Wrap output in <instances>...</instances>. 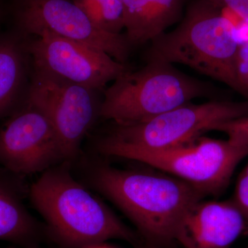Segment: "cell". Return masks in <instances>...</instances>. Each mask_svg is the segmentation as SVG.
I'll list each match as a JSON object with an SVG mask.
<instances>
[{
    "instance_id": "obj_20",
    "label": "cell",
    "mask_w": 248,
    "mask_h": 248,
    "mask_svg": "<svg viewBox=\"0 0 248 248\" xmlns=\"http://www.w3.org/2000/svg\"><path fill=\"white\" fill-rule=\"evenodd\" d=\"M86 248H114L110 247V246H107V245L104 244V243L103 244H96L93 245V246H89V247Z\"/></svg>"
},
{
    "instance_id": "obj_9",
    "label": "cell",
    "mask_w": 248,
    "mask_h": 248,
    "mask_svg": "<svg viewBox=\"0 0 248 248\" xmlns=\"http://www.w3.org/2000/svg\"><path fill=\"white\" fill-rule=\"evenodd\" d=\"M37 37L27 45L34 68L92 91L129 71L125 63L97 49L48 32Z\"/></svg>"
},
{
    "instance_id": "obj_1",
    "label": "cell",
    "mask_w": 248,
    "mask_h": 248,
    "mask_svg": "<svg viewBox=\"0 0 248 248\" xmlns=\"http://www.w3.org/2000/svg\"><path fill=\"white\" fill-rule=\"evenodd\" d=\"M93 186L118 207L147 243L158 248L176 241L183 218L205 194L167 173L99 166Z\"/></svg>"
},
{
    "instance_id": "obj_22",
    "label": "cell",
    "mask_w": 248,
    "mask_h": 248,
    "mask_svg": "<svg viewBox=\"0 0 248 248\" xmlns=\"http://www.w3.org/2000/svg\"><path fill=\"white\" fill-rule=\"evenodd\" d=\"M248 248V247H247V248Z\"/></svg>"
},
{
    "instance_id": "obj_14",
    "label": "cell",
    "mask_w": 248,
    "mask_h": 248,
    "mask_svg": "<svg viewBox=\"0 0 248 248\" xmlns=\"http://www.w3.org/2000/svg\"><path fill=\"white\" fill-rule=\"evenodd\" d=\"M26 46L15 37L0 38V117L12 108L20 91Z\"/></svg>"
},
{
    "instance_id": "obj_8",
    "label": "cell",
    "mask_w": 248,
    "mask_h": 248,
    "mask_svg": "<svg viewBox=\"0 0 248 248\" xmlns=\"http://www.w3.org/2000/svg\"><path fill=\"white\" fill-rule=\"evenodd\" d=\"M17 17L26 33L50 32L101 50L122 63H125L132 48L124 34L102 30L70 0H22Z\"/></svg>"
},
{
    "instance_id": "obj_16",
    "label": "cell",
    "mask_w": 248,
    "mask_h": 248,
    "mask_svg": "<svg viewBox=\"0 0 248 248\" xmlns=\"http://www.w3.org/2000/svg\"><path fill=\"white\" fill-rule=\"evenodd\" d=\"M213 130L226 134L228 140L248 147V116L217 124Z\"/></svg>"
},
{
    "instance_id": "obj_11",
    "label": "cell",
    "mask_w": 248,
    "mask_h": 248,
    "mask_svg": "<svg viewBox=\"0 0 248 248\" xmlns=\"http://www.w3.org/2000/svg\"><path fill=\"white\" fill-rule=\"evenodd\" d=\"M248 223L234 202L202 200L186 213L176 241L184 248H231Z\"/></svg>"
},
{
    "instance_id": "obj_4",
    "label": "cell",
    "mask_w": 248,
    "mask_h": 248,
    "mask_svg": "<svg viewBox=\"0 0 248 248\" xmlns=\"http://www.w3.org/2000/svg\"><path fill=\"white\" fill-rule=\"evenodd\" d=\"M211 93L209 85L171 63L149 60L113 81L104 93L99 116L121 125L141 123Z\"/></svg>"
},
{
    "instance_id": "obj_5",
    "label": "cell",
    "mask_w": 248,
    "mask_h": 248,
    "mask_svg": "<svg viewBox=\"0 0 248 248\" xmlns=\"http://www.w3.org/2000/svg\"><path fill=\"white\" fill-rule=\"evenodd\" d=\"M98 148L103 154L140 161L182 179L206 196L226 188L236 166L248 155V146L203 136L166 149L103 143H98Z\"/></svg>"
},
{
    "instance_id": "obj_10",
    "label": "cell",
    "mask_w": 248,
    "mask_h": 248,
    "mask_svg": "<svg viewBox=\"0 0 248 248\" xmlns=\"http://www.w3.org/2000/svg\"><path fill=\"white\" fill-rule=\"evenodd\" d=\"M63 160L48 117L27 104L0 128V165L16 174L45 172Z\"/></svg>"
},
{
    "instance_id": "obj_6",
    "label": "cell",
    "mask_w": 248,
    "mask_h": 248,
    "mask_svg": "<svg viewBox=\"0 0 248 248\" xmlns=\"http://www.w3.org/2000/svg\"><path fill=\"white\" fill-rule=\"evenodd\" d=\"M248 116V101L188 103L141 123L115 124L99 142L142 149H166L195 140L213 130L217 124Z\"/></svg>"
},
{
    "instance_id": "obj_12",
    "label": "cell",
    "mask_w": 248,
    "mask_h": 248,
    "mask_svg": "<svg viewBox=\"0 0 248 248\" xmlns=\"http://www.w3.org/2000/svg\"><path fill=\"white\" fill-rule=\"evenodd\" d=\"M125 35L131 46L151 42L182 17L184 0H123Z\"/></svg>"
},
{
    "instance_id": "obj_15",
    "label": "cell",
    "mask_w": 248,
    "mask_h": 248,
    "mask_svg": "<svg viewBox=\"0 0 248 248\" xmlns=\"http://www.w3.org/2000/svg\"><path fill=\"white\" fill-rule=\"evenodd\" d=\"M98 27L114 34L124 29L123 0H70Z\"/></svg>"
},
{
    "instance_id": "obj_18",
    "label": "cell",
    "mask_w": 248,
    "mask_h": 248,
    "mask_svg": "<svg viewBox=\"0 0 248 248\" xmlns=\"http://www.w3.org/2000/svg\"><path fill=\"white\" fill-rule=\"evenodd\" d=\"M234 202L248 222V164L238 179Z\"/></svg>"
},
{
    "instance_id": "obj_13",
    "label": "cell",
    "mask_w": 248,
    "mask_h": 248,
    "mask_svg": "<svg viewBox=\"0 0 248 248\" xmlns=\"http://www.w3.org/2000/svg\"><path fill=\"white\" fill-rule=\"evenodd\" d=\"M40 235V227L16 187L0 174V240L24 248H36Z\"/></svg>"
},
{
    "instance_id": "obj_17",
    "label": "cell",
    "mask_w": 248,
    "mask_h": 248,
    "mask_svg": "<svg viewBox=\"0 0 248 248\" xmlns=\"http://www.w3.org/2000/svg\"><path fill=\"white\" fill-rule=\"evenodd\" d=\"M235 68L238 81L248 99V42L240 45L236 55Z\"/></svg>"
},
{
    "instance_id": "obj_3",
    "label": "cell",
    "mask_w": 248,
    "mask_h": 248,
    "mask_svg": "<svg viewBox=\"0 0 248 248\" xmlns=\"http://www.w3.org/2000/svg\"><path fill=\"white\" fill-rule=\"evenodd\" d=\"M240 45L236 27L221 9L207 0H197L175 29L151 42L147 61L182 63L247 97L235 68Z\"/></svg>"
},
{
    "instance_id": "obj_7",
    "label": "cell",
    "mask_w": 248,
    "mask_h": 248,
    "mask_svg": "<svg viewBox=\"0 0 248 248\" xmlns=\"http://www.w3.org/2000/svg\"><path fill=\"white\" fill-rule=\"evenodd\" d=\"M94 91L34 68L27 104L43 112L53 125L63 160L78 155L85 135L99 115Z\"/></svg>"
},
{
    "instance_id": "obj_2",
    "label": "cell",
    "mask_w": 248,
    "mask_h": 248,
    "mask_svg": "<svg viewBox=\"0 0 248 248\" xmlns=\"http://www.w3.org/2000/svg\"><path fill=\"white\" fill-rule=\"evenodd\" d=\"M30 197L53 237L66 248H86L110 239L139 243L135 233L66 169L43 172L31 186Z\"/></svg>"
},
{
    "instance_id": "obj_23",
    "label": "cell",
    "mask_w": 248,
    "mask_h": 248,
    "mask_svg": "<svg viewBox=\"0 0 248 248\" xmlns=\"http://www.w3.org/2000/svg\"></svg>"
},
{
    "instance_id": "obj_21",
    "label": "cell",
    "mask_w": 248,
    "mask_h": 248,
    "mask_svg": "<svg viewBox=\"0 0 248 248\" xmlns=\"http://www.w3.org/2000/svg\"><path fill=\"white\" fill-rule=\"evenodd\" d=\"M244 235L246 236H248V223L247 226H246V229H245Z\"/></svg>"
},
{
    "instance_id": "obj_19",
    "label": "cell",
    "mask_w": 248,
    "mask_h": 248,
    "mask_svg": "<svg viewBox=\"0 0 248 248\" xmlns=\"http://www.w3.org/2000/svg\"><path fill=\"white\" fill-rule=\"evenodd\" d=\"M136 246L138 248H158L155 247L153 245L148 244V243H146V244H141L139 242L138 244H136Z\"/></svg>"
}]
</instances>
